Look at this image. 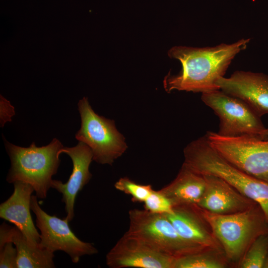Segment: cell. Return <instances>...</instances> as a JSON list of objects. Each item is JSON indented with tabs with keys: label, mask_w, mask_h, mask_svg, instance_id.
I'll return each instance as SVG.
<instances>
[{
	"label": "cell",
	"mask_w": 268,
	"mask_h": 268,
	"mask_svg": "<svg viewBox=\"0 0 268 268\" xmlns=\"http://www.w3.org/2000/svg\"><path fill=\"white\" fill-rule=\"evenodd\" d=\"M38 198L32 195L30 207L36 216V227L40 231V246L55 252L63 251L73 263H77L81 257L98 253L92 243L85 242L77 237L71 230L68 220L46 212L39 205Z\"/></svg>",
	"instance_id": "obj_9"
},
{
	"label": "cell",
	"mask_w": 268,
	"mask_h": 268,
	"mask_svg": "<svg viewBox=\"0 0 268 268\" xmlns=\"http://www.w3.org/2000/svg\"><path fill=\"white\" fill-rule=\"evenodd\" d=\"M250 41V38H242L212 47H172L168 55L179 60L182 69L176 75L169 73L165 77V90L168 93L177 90L201 93L219 90L216 81L224 76L232 60L247 48Z\"/></svg>",
	"instance_id": "obj_1"
},
{
	"label": "cell",
	"mask_w": 268,
	"mask_h": 268,
	"mask_svg": "<svg viewBox=\"0 0 268 268\" xmlns=\"http://www.w3.org/2000/svg\"><path fill=\"white\" fill-rule=\"evenodd\" d=\"M65 153L71 158L73 167L71 174L66 183L53 180L51 188L62 195V201L65 203L66 218L69 222L74 217V203L76 196L90 181L92 174L89 171L93 154L90 147L82 141L73 147H63L59 155Z\"/></svg>",
	"instance_id": "obj_12"
},
{
	"label": "cell",
	"mask_w": 268,
	"mask_h": 268,
	"mask_svg": "<svg viewBox=\"0 0 268 268\" xmlns=\"http://www.w3.org/2000/svg\"><path fill=\"white\" fill-rule=\"evenodd\" d=\"M10 197L0 205V217L13 223L33 245L38 246L40 235L30 213V202L33 187L28 183L16 181Z\"/></svg>",
	"instance_id": "obj_15"
},
{
	"label": "cell",
	"mask_w": 268,
	"mask_h": 268,
	"mask_svg": "<svg viewBox=\"0 0 268 268\" xmlns=\"http://www.w3.org/2000/svg\"><path fill=\"white\" fill-rule=\"evenodd\" d=\"M8 242L16 248L17 268H55L54 252L32 245L17 227L3 222L0 227V248Z\"/></svg>",
	"instance_id": "obj_16"
},
{
	"label": "cell",
	"mask_w": 268,
	"mask_h": 268,
	"mask_svg": "<svg viewBox=\"0 0 268 268\" xmlns=\"http://www.w3.org/2000/svg\"><path fill=\"white\" fill-rule=\"evenodd\" d=\"M77 106L81 125L75 138L90 147L93 160L101 164L112 165L128 147L125 137L116 129L113 120L94 111L87 97L80 99Z\"/></svg>",
	"instance_id": "obj_7"
},
{
	"label": "cell",
	"mask_w": 268,
	"mask_h": 268,
	"mask_svg": "<svg viewBox=\"0 0 268 268\" xmlns=\"http://www.w3.org/2000/svg\"><path fill=\"white\" fill-rule=\"evenodd\" d=\"M129 215L126 233L163 254L177 258L207 249L184 239L165 214L133 209Z\"/></svg>",
	"instance_id": "obj_5"
},
{
	"label": "cell",
	"mask_w": 268,
	"mask_h": 268,
	"mask_svg": "<svg viewBox=\"0 0 268 268\" xmlns=\"http://www.w3.org/2000/svg\"><path fill=\"white\" fill-rule=\"evenodd\" d=\"M203 176L205 189L197 204L200 208L211 213L226 215L244 211L256 203L221 178L212 175Z\"/></svg>",
	"instance_id": "obj_13"
},
{
	"label": "cell",
	"mask_w": 268,
	"mask_h": 268,
	"mask_svg": "<svg viewBox=\"0 0 268 268\" xmlns=\"http://www.w3.org/2000/svg\"><path fill=\"white\" fill-rule=\"evenodd\" d=\"M144 209L153 213L168 214L173 211L170 201L159 190H152L144 201Z\"/></svg>",
	"instance_id": "obj_21"
},
{
	"label": "cell",
	"mask_w": 268,
	"mask_h": 268,
	"mask_svg": "<svg viewBox=\"0 0 268 268\" xmlns=\"http://www.w3.org/2000/svg\"><path fill=\"white\" fill-rule=\"evenodd\" d=\"M205 134L211 146L228 162L268 183V139L226 137L212 132Z\"/></svg>",
	"instance_id": "obj_8"
},
{
	"label": "cell",
	"mask_w": 268,
	"mask_h": 268,
	"mask_svg": "<svg viewBox=\"0 0 268 268\" xmlns=\"http://www.w3.org/2000/svg\"><path fill=\"white\" fill-rule=\"evenodd\" d=\"M175 260L126 233L106 256L111 268H174Z\"/></svg>",
	"instance_id": "obj_10"
},
{
	"label": "cell",
	"mask_w": 268,
	"mask_h": 268,
	"mask_svg": "<svg viewBox=\"0 0 268 268\" xmlns=\"http://www.w3.org/2000/svg\"><path fill=\"white\" fill-rule=\"evenodd\" d=\"M183 164L204 175L224 179L242 195L258 203L268 221V183L237 168L216 151L206 134L191 142L184 150Z\"/></svg>",
	"instance_id": "obj_2"
},
{
	"label": "cell",
	"mask_w": 268,
	"mask_h": 268,
	"mask_svg": "<svg viewBox=\"0 0 268 268\" xmlns=\"http://www.w3.org/2000/svg\"><path fill=\"white\" fill-rule=\"evenodd\" d=\"M263 268H268V253L266 258Z\"/></svg>",
	"instance_id": "obj_24"
},
{
	"label": "cell",
	"mask_w": 268,
	"mask_h": 268,
	"mask_svg": "<svg viewBox=\"0 0 268 268\" xmlns=\"http://www.w3.org/2000/svg\"><path fill=\"white\" fill-rule=\"evenodd\" d=\"M268 253V233L261 235L251 244L238 268H263Z\"/></svg>",
	"instance_id": "obj_19"
},
{
	"label": "cell",
	"mask_w": 268,
	"mask_h": 268,
	"mask_svg": "<svg viewBox=\"0 0 268 268\" xmlns=\"http://www.w3.org/2000/svg\"><path fill=\"white\" fill-rule=\"evenodd\" d=\"M165 214L185 240L205 248L222 249L197 204L175 205L171 213Z\"/></svg>",
	"instance_id": "obj_14"
},
{
	"label": "cell",
	"mask_w": 268,
	"mask_h": 268,
	"mask_svg": "<svg viewBox=\"0 0 268 268\" xmlns=\"http://www.w3.org/2000/svg\"><path fill=\"white\" fill-rule=\"evenodd\" d=\"M219 89L246 103L259 117L268 114V75L236 70L216 81Z\"/></svg>",
	"instance_id": "obj_11"
},
{
	"label": "cell",
	"mask_w": 268,
	"mask_h": 268,
	"mask_svg": "<svg viewBox=\"0 0 268 268\" xmlns=\"http://www.w3.org/2000/svg\"><path fill=\"white\" fill-rule=\"evenodd\" d=\"M11 166L6 177L9 183L22 181L31 185L38 199H45L51 188L52 177L60 164L59 151L64 147L54 138L49 144L36 146L33 142L28 147L13 144L4 140Z\"/></svg>",
	"instance_id": "obj_4"
},
{
	"label": "cell",
	"mask_w": 268,
	"mask_h": 268,
	"mask_svg": "<svg viewBox=\"0 0 268 268\" xmlns=\"http://www.w3.org/2000/svg\"><path fill=\"white\" fill-rule=\"evenodd\" d=\"M205 184L203 175L183 164L175 179L159 191L170 201L173 206L197 204L203 193Z\"/></svg>",
	"instance_id": "obj_17"
},
{
	"label": "cell",
	"mask_w": 268,
	"mask_h": 268,
	"mask_svg": "<svg viewBox=\"0 0 268 268\" xmlns=\"http://www.w3.org/2000/svg\"><path fill=\"white\" fill-rule=\"evenodd\" d=\"M233 268L222 249L207 248L176 258L174 268Z\"/></svg>",
	"instance_id": "obj_18"
},
{
	"label": "cell",
	"mask_w": 268,
	"mask_h": 268,
	"mask_svg": "<svg viewBox=\"0 0 268 268\" xmlns=\"http://www.w3.org/2000/svg\"><path fill=\"white\" fill-rule=\"evenodd\" d=\"M201 99L219 119L218 134L268 139V128L246 103L220 89L203 93Z\"/></svg>",
	"instance_id": "obj_6"
},
{
	"label": "cell",
	"mask_w": 268,
	"mask_h": 268,
	"mask_svg": "<svg viewBox=\"0 0 268 268\" xmlns=\"http://www.w3.org/2000/svg\"><path fill=\"white\" fill-rule=\"evenodd\" d=\"M117 190L132 197L134 202H144L153 189L150 185H141L127 177L120 178L115 184Z\"/></svg>",
	"instance_id": "obj_20"
},
{
	"label": "cell",
	"mask_w": 268,
	"mask_h": 268,
	"mask_svg": "<svg viewBox=\"0 0 268 268\" xmlns=\"http://www.w3.org/2000/svg\"><path fill=\"white\" fill-rule=\"evenodd\" d=\"M198 208L233 268H238L244 254L258 237L268 233V221L257 202L244 211L226 215Z\"/></svg>",
	"instance_id": "obj_3"
},
{
	"label": "cell",
	"mask_w": 268,
	"mask_h": 268,
	"mask_svg": "<svg viewBox=\"0 0 268 268\" xmlns=\"http://www.w3.org/2000/svg\"><path fill=\"white\" fill-rule=\"evenodd\" d=\"M11 242L0 248V268H17V252Z\"/></svg>",
	"instance_id": "obj_22"
},
{
	"label": "cell",
	"mask_w": 268,
	"mask_h": 268,
	"mask_svg": "<svg viewBox=\"0 0 268 268\" xmlns=\"http://www.w3.org/2000/svg\"><path fill=\"white\" fill-rule=\"evenodd\" d=\"M15 115L14 107L10 102L3 97L0 96V124L3 127L5 124L11 121V118Z\"/></svg>",
	"instance_id": "obj_23"
}]
</instances>
